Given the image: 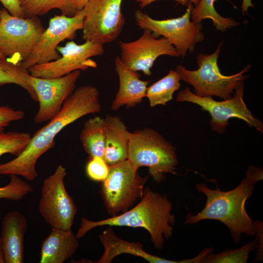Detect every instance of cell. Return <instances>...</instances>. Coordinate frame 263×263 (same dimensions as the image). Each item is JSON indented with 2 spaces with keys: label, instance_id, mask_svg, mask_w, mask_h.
Wrapping results in <instances>:
<instances>
[{
  "label": "cell",
  "instance_id": "obj_1",
  "mask_svg": "<svg viewBox=\"0 0 263 263\" xmlns=\"http://www.w3.org/2000/svg\"><path fill=\"white\" fill-rule=\"evenodd\" d=\"M101 105L96 87L86 85L75 89L59 113L32 136L25 150L14 159L0 164V175H16L32 181L38 177V160L55 145L56 136L64 128L90 114L99 113Z\"/></svg>",
  "mask_w": 263,
  "mask_h": 263
},
{
  "label": "cell",
  "instance_id": "obj_2",
  "mask_svg": "<svg viewBox=\"0 0 263 263\" xmlns=\"http://www.w3.org/2000/svg\"><path fill=\"white\" fill-rule=\"evenodd\" d=\"M172 208V203L167 195L146 188L139 203L120 215L98 221L82 218L75 235L80 239L92 229L105 225L141 227L149 232L154 248L162 250L164 240L169 239L173 234L175 218L171 213Z\"/></svg>",
  "mask_w": 263,
  "mask_h": 263
},
{
  "label": "cell",
  "instance_id": "obj_3",
  "mask_svg": "<svg viewBox=\"0 0 263 263\" xmlns=\"http://www.w3.org/2000/svg\"><path fill=\"white\" fill-rule=\"evenodd\" d=\"M254 185L244 178L235 188L222 191L208 188L205 184L198 183L197 191L207 197L204 207L193 215L188 212L184 225L193 224L204 220H215L224 224L228 228L234 243H239L243 234L254 236L256 233L255 221L247 214L246 201L252 195Z\"/></svg>",
  "mask_w": 263,
  "mask_h": 263
},
{
  "label": "cell",
  "instance_id": "obj_4",
  "mask_svg": "<svg viewBox=\"0 0 263 263\" xmlns=\"http://www.w3.org/2000/svg\"><path fill=\"white\" fill-rule=\"evenodd\" d=\"M127 159L137 169L148 167L157 183L165 180L166 173L176 174V149L153 129L144 128L131 132Z\"/></svg>",
  "mask_w": 263,
  "mask_h": 263
},
{
  "label": "cell",
  "instance_id": "obj_5",
  "mask_svg": "<svg viewBox=\"0 0 263 263\" xmlns=\"http://www.w3.org/2000/svg\"><path fill=\"white\" fill-rule=\"evenodd\" d=\"M223 44V41L219 43L216 50L210 55L198 54L196 57L198 66L197 70H189L182 65H178L176 68L180 80L191 85L194 94L198 96L229 98L233 96L238 85L248 77L244 74L250 69V64L232 75H225L221 73L218 60Z\"/></svg>",
  "mask_w": 263,
  "mask_h": 263
},
{
  "label": "cell",
  "instance_id": "obj_6",
  "mask_svg": "<svg viewBox=\"0 0 263 263\" xmlns=\"http://www.w3.org/2000/svg\"><path fill=\"white\" fill-rule=\"evenodd\" d=\"M138 169L128 159L109 166L100 192L107 212L112 216L129 210L143 197L148 176H140Z\"/></svg>",
  "mask_w": 263,
  "mask_h": 263
},
{
  "label": "cell",
  "instance_id": "obj_7",
  "mask_svg": "<svg viewBox=\"0 0 263 263\" xmlns=\"http://www.w3.org/2000/svg\"><path fill=\"white\" fill-rule=\"evenodd\" d=\"M193 7V4L189 3L184 14L175 18L155 19L140 10L135 12L134 18L140 29L149 30L155 37L166 38L176 49L180 57L184 58L188 52H193L196 44L205 39L201 22L191 20Z\"/></svg>",
  "mask_w": 263,
  "mask_h": 263
},
{
  "label": "cell",
  "instance_id": "obj_8",
  "mask_svg": "<svg viewBox=\"0 0 263 263\" xmlns=\"http://www.w3.org/2000/svg\"><path fill=\"white\" fill-rule=\"evenodd\" d=\"M244 82L236 88L233 96L222 101L214 100L211 96L201 97L186 87L177 94V102H189L197 104L211 116L210 125L212 130L218 133H223L228 125L231 118L244 120L251 127L263 133V125L261 120L253 115L244 101Z\"/></svg>",
  "mask_w": 263,
  "mask_h": 263
},
{
  "label": "cell",
  "instance_id": "obj_9",
  "mask_svg": "<svg viewBox=\"0 0 263 263\" xmlns=\"http://www.w3.org/2000/svg\"><path fill=\"white\" fill-rule=\"evenodd\" d=\"M44 30L38 17H15L4 8L0 19V53L9 62L20 64L29 56Z\"/></svg>",
  "mask_w": 263,
  "mask_h": 263
},
{
  "label": "cell",
  "instance_id": "obj_10",
  "mask_svg": "<svg viewBox=\"0 0 263 263\" xmlns=\"http://www.w3.org/2000/svg\"><path fill=\"white\" fill-rule=\"evenodd\" d=\"M66 169L58 165L54 173L44 179L38 209L46 222L54 229H71L77 208L67 192L64 178Z\"/></svg>",
  "mask_w": 263,
  "mask_h": 263
},
{
  "label": "cell",
  "instance_id": "obj_11",
  "mask_svg": "<svg viewBox=\"0 0 263 263\" xmlns=\"http://www.w3.org/2000/svg\"><path fill=\"white\" fill-rule=\"evenodd\" d=\"M123 0H90L83 10L82 38L104 45L114 41L125 25Z\"/></svg>",
  "mask_w": 263,
  "mask_h": 263
},
{
  "label": "cell",
  "instance_id": "obj_12",
  "mask_svg": "<svg viewBox=\"0 0 263 263\" xmlns=\"http://www.w3.org/2000/svg\"><path fill=\"white\" fill-rule=\"evenodd\" d=\"M57 50L61 55L59 58L30 67L28 69L30 75L36 77L54 78L75 71L95 68L97 64L91 58L104 53V45L89 40L78 44L71 40L64 46H57Z\"/></svg>",
  "mask_w": 263,
  "mask_h": 263
},
{
  "label": "cell",
  "instance_id": "obj_13",
  "mask_svg": "<svg viewBox=\"0 0 263 263\" xmlns=\"http://www.w3.org/2000/svg\"><path fill=\"white\" fill-rule=\"evenodd\" d=\"M83 10L73 16L56 15L50 19L49 25L41 35L28 58L20 64L28 70L30 67L53 61L60 56L58 45L66 39L73 40L78 30H82Z\"/></svg>",
  "mask_w": 263,
  "mask_h": 263
},
{
  "label": "cell",
  "instance_id": "obj_14",
  "mask_svg": "<svg viewBox=\"0 0 263 263\" xmlns=\"http://www.w3.org/2000/svg\"><path fill=\"white\" fill-rule=\"evenodd\" d=\"M81 74L80 70H76L58 78H43L30 75V84L39 103L34 118L36 124L48 122L59 113L65 101L75 90Z\"/></svg>",
  "mask_w": 263,
  "mask_h": 263
},
{
  "label": "cell",
  "instance_id": "obj_15",
  "mask_svg": "<svg viewBox=\"0 0 263 263\" xmlns=\"http://www.w3.org/2000/svg\"><path fill=\"white\" fill-rule=\"evenodd\" d=\"M142 35L130 42H119L121 50L120 58L130 70L142 72L150 75L151 69L156 59L161 56L180 57L175 47L165 38L155 37L148 29Z\"/></svg>",
  "mask_w": 263,
  "mask_h": 263
},
{
  "label": "cell",
  "instance_id": "obj_16",
  "mask_svg": "<svg viewBox=\"0 0 263 263\" xmlns=\"http://www.w3.org/2000/svg\"><path fill=\"white\" fill-rule=\"evenodd\" d=\"M114 66L118 77L119 88L111 108L117 111L123 106L128 108L134 107L146 97L150 81L140 79L138 72L127 67L119 56L115 58Z\"/></svg>",
  "mask_w": 263,
  "mask_h": 263
},
{
  "label": "cell",
  "instance_id": "obj_17",
  "mask_svg": "<svg viewBox=\"0 0 263 263\" xmlns=\"http://www.w3.org/2000/svg\"><path fill=\"white\" fill-rule=\"evenodd\" d=\"M27 227L25 217L19 211H11L4 217L0 237L5 263H23L24 239Z\"/></svg>",
  "mask_w": 263,
  "mask_h": 263
},
{
  "label": "cell",
  "instance_id": "obj_18",
  "mask_svg": "<svg viewBox=\"0 0 263 263\" xmlns=\"http://www.w3.org/2000/svg\"><path fill=\"white\" fill-rule=\"evenodd\" d=\"M112 226L101 233L98 237L104 247V252L97 263H110L118 256L129 254L142 258L150 263H186L185 259L175 261L165 259L146 252L143 244L139 242L125 241L118 237L113 232Z\"/></svg>",
  "mask_w": 263,
  "mask_h": 263
},
{
  "label": "cell",
  "instance_id": "obj_19",
  "mask_svg": "<svg viewBox=\"0 0 263 263\" xmlns=\"http://www.w3.org/2000/svg\"><path fill=\"white\" fill-rule=\"evenodd\" d=\"M105 119V147L104 159L109 166L128 159L130 133L121 117L107 114Z\"/></svg>",
  "mask_w": 263,
  "mask_h": 263
},
{
  "label": "cell",
  "instance_id": "obj_20",
  "mask_svg": "<svg viewBox=\"0 0 263 263\" xmlns=\"http://www.w3.org/2000/svg\"><path fill=\"white\" fill-rule=\"evenodd\" d=\"M78 239L71 229L52 228L42 242L39 263H64L78 248Z\"/></svg>",
  "mask_w": 263,
  "mask_h": 263
},
{
  "label": "cell",
  "instance_id": "obj_21",
  "mask_svg": "<svg viewBox=\"0 0 263 263\" xmlns=\"http://www.w3.org/2000/svg\"><path fill=\"white\" fill-rule=\"evenodd\" d=\"M79 139L85 152L90 158L94 157L103 158L105 147L104 118L95 116L86 120Z\"/></svg>",
  "mask_w": 263,
  "mask_h": 263
},
{
  "label": "cell",
  "instance_id": "obj_22",
  "mask_svg": "<svg viewBox=\"0 0 263 263\" xmlns=\"http://www.w3.org/2000/svg\"><path fill=\"white\" fill-rule=\"evenodd\" d=\"M180 80L177 72L171 70L164 77L147 87L146 97L149 100L150 106L166 105L171 101L174 92L180 87Z\"/></svg>",
  "mask_w": 263,
  "mask_h": 263
},
{
  "label": "cell",
  "instance_id": "obj_23",
  "mask_svg": "<svg viewBox=\"0 0 263 263\" xmlns=\"http://www.w3.org/2000/svg\"><path fill=\"white\" fill-rule=\"evenodd\" d=\"M216 0H200L193 7L190 19L194 22H201L205 19H210L217 30L222 32L240 25V23L231 18L221 16L216 10L214 3Z\"/></svg>",
  "mask_w": 263,
  "mask_h": 263
},
{
  "label": "cell",
  "instance_id": "obj_24",
  "mask_svg": "<svg viewBox=\"0 0 263 263\" xmlns=\"http://www.w3.org/2000/svg\"><path fill=\"white\" fill-rule=\"evenodd\" d=\"M30 74L20 64H14L6 58L0 57V88L3 85L14 84L27 91L31 98L37 101L36 95L29 82Z\"/></svg>",
  "mask_w": 263,
  "mask_h": 263
},
{
  "label": "cell",
  "instance_id": "obj_25",
  "mask_svg": "<svg viewBox=\"0 0 263 263\" xmlns=\"http://www.w3.org/2000/svg\"><path fill=\"white\" fill-rule=\"evenodd\" d=\"M72 0H25L21 4L25 18L36 17L57 9L62 15L72 17L77 13L74 8Z\"/></svg>",
  "mask_w": 263,
  "mask_h": 263
},
{
  "label": "cell",
  "instance_id": "obj_26",
  "mask_svg": "<svg viewBox=\"0 0 263 263\" xmlns=\"http://www.w3.org/2000/svg\"><path fill=\"white\" fill-rule=\"evenodd\" d=\"M256 248V240L236 249H225L218 253H210L201 263H246L250 252Z\"/></svg>",
  "mask_w": 263,
  "mask_h": 263
},
{
  "label": "cell",
  "instance_id": "obj_27",
  "mask_svg": "<svg viewBox=\"0 0 263 263\" xmlns=\"http://www.w3.org/2000/svg\"><path fill=\"white\" fill-rule=\"evenodd\" d=\"M31 137L30 133L26 132H0V157L5 154L18 156L26 148Z\"/></svg>",
  "mask_w": 263,
  "mask_h": 263
},
{
  "label": "cell",
  "instance_id": "obj_28",
  "mask_svg": "<svg viewBox=\"0 0 263 263\" xmlns=\"http://www.w3.org/2000/svg\"><path fill=\"white\" fill-rule=\"evenodd\" d=\"M10 182L0 187V199L19 201L33 191V187L18 175H10Z\"/></svg>",
  "mask_w": 263,
  "mask_h": 263
},
{
  "label": "cell",
  "instance_id": "obj_29",
  "mask_svg": "<svg viewBox=\"0 0 263 263\" xmlns=\"http://www.w3.org/2000/svg\"><path fill=\"white\" fill-rule=\"evenodd\" d=\"M109 172V166L101 157L91 158L86 165V172L88 177L95 181H104Z\"/></svg>",
  "mask_w": 263,
  "mask_h": 263
},
{
  "label": "cell",
  "instance_id": "obj_30",
  "mask_svg": "<svg viewBox=\"0 0 263 263\" xmlns=\"http://www.w3.org/2000/svg\"><path fill=\"white\" fill-rule=\"evenodd\" d=\"M25 113L22 110L16 109L9 106H0V132L12 122L22 119Z\"/></svg>",
  "mask_w": 263,
  "mask_h": 263
},
{
  "label": "cell",
  "instance_id": "obj_31",
  "mask_svg": "<svg viewBox=\"0 0 263 263\" xmlns=\"http://www.w3.org/2000/svg\"><path fill=\"white\" fill-rule=\"evenodd\" d=\"M5 9L12 16L24 18L22 7L19 0H0Z\"/></svg>",
  "mask_w": 263,
  "mask_h": 263
},
{
  "label": "cell",
  "instance_id": "obj_32",
  "mask_svg": "<svg viewBox=\"0 0 263 263\" xmlns=\"http://www.w3.org/2000/svg\"><path fill=\"white\" fill-rule=\"evenodd\" d=\"M257 236L256 240V248L257 254L254 261L256 262L263 261V223L260 221H256Z\"/></svg>",
  "mask_w": 263,
  "mask_h": 263
},
{
  "label": "cell",
  "instance_id": "obj_33",
  "mask_svg": "<svg viewBox=\"0 0 263 263\" xmlns=\"http://www.w3.org/2000/svg\"><path fill=\"white\" fill-rule=\"evenodd\" d=\"M263 175L262 169L250 165L245 172V178L254 185L258 181L263 180Z\"/></svg>",
  "mask_w": 263,
  "mask_h": 263
},
{
  "label": "cell",
  "instance_id": "obj_34",
  "mask_svg": "<svg viewBox=\"0 0 263 263\" xmlns=\"http://www.w3.org/2000/svg\"><path fill=\"white\" fill-rule=\"evenodd\" d=\"M158 0H136V2L139 3V6L141 8H144L152 2ZM178 3L181 4L183 5H188L189 3H191L195 6H196L199 2L200 0H174Z\"/></svg>",
  "mask_w": 263,
  "mask_h": 263
},
{
  "label": "cell",
  "instance_id": "obj_35",
  "mask_svg": "<svg viewBox=\"0 0 263 263\" xmlns=\"http://www.w3.org/2000/svg\"><path fill=\"white\" fill-rule=\"evenodd\" d=\"M90 0H72V3L74 8L77 11L84 8Z\"/></svg>",
  "mask_w": 263,
  "mask_h": 263
},
{
  "label": "cell",
  "instance_id": "obj_36",
  "mask_svg": "<svg viewBox=\"0 0 263 263\" xmlns=\"http://www.w3.org/2000/svg\"><path fill=\"white\" fill-rule=\"evenodd\" d=\"M250 7H254L252 0H242L241 10L243 15L247 14L248 9Z\"/></svg>",
  "mask_w": 263,
  "mask_h": 263
},
{
  "label": "cell",
  "instance_id": "obj_37",
  "mask_svg": "<svg viewBox=\"0 0 263 263\" xmlns=\"http://www.w3.org/2000/svg\"><path fill=\"white\" fill-rule=\"evenodd\" d=\"M0 263H5L4 253L0 237Z\"/></svg>",
  "mask_w": 263,
  "mask_h": 263
},
{
  "label": "cell",
  "instance_id": "obj_38",
  "mask_svg": "<svg viewBox=\"0 0 263 263\" xmlns=\"http://www.w3.org/2000/svg\"><path fill=\"white\" fill-rule=\"evenodd\" d=\"M20 3L21 4L22 2H23L25 0H19Z\"/></svg>",
  "mask_w": 263,
  "mask_h": 263
},
{
  "label": "cell",
  "instance_id": "obj_39",
  "mask_svg": "<svg viewBox=\"0 0 263 263\" xmlns=\"http://www.w3.org/2000/svg\"><path fill=\"white\" fill-rule=\"evenodd\" d=\"M0 57L5 58L0 53Z\"/></svg>",
  "mask_w": 263,
  "mask_h": 263
},
{
  "label": "cell",
  "instance_id": "obj_40",
  "mask_svg": "<svg viewBox=\"0 0 263 263\" xmlns=\"http://www.w3.org/2000/svg\"><path fill=\"white\" fill-rule=\"evenodd\" d=\"M1 10L0 7V16H1Z\"/></svg>",
  "mask_w": 263,
  "mask_h": 263
}]
</instances>
